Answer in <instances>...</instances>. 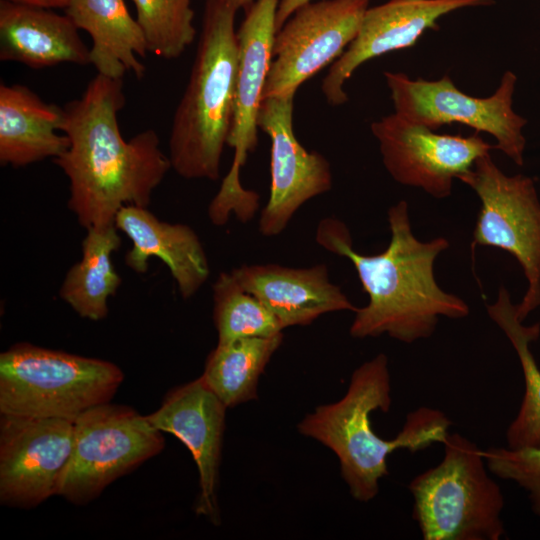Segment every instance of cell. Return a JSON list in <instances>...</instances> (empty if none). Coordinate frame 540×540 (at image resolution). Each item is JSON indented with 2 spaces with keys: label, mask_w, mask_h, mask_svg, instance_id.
I'll use <instances>...</instances> for the list:
<instances>
[{
  "label": "cell",
  "mask_w": 540,
  "mask_h": 540,
  "mask_svg": "<svg viewBox=\"0 0 540 540\" xmlns=\"http://www.w3.org/2000/svg\"><path fill=\"white\" fill-rule=\"evenodd\" d=\"M124 105L122 79L97 74L63 107L60 131L69 147L53 161L69 180L68 209L86 230L114 225L124 206L147 208L172 168L153 129L122 137L118 113Z\"/></svg>",
  "instance_id": "1"
},
{
  "label": "cell",
  "mask_w": 540,
  "mask_h": 540,
  "mask_svg": "<svg viewBox=\"0 0 540 540\" xmlns=\"http://www.w3.org/2000/svg\"><path fill=\"white\" fill-rule=\"evenodd\" d=\"M388 223L390 242L375 255L355 251L348 228L333 218L319 223L316 241L351 261L369 296L368 304L355 311L350 335L362 339L387 334L410 344L431 337L440 317L462 319L470 309L463 299L442 290L434 276L435 259L449 241L444 237L418 240L404 200L389 208Z\"/></svg>",
  "instance_id": "2"
},
{
  "label": "cell",
  "mask_w": 540,
  "mask_h": 540,
  "mask_svg": "<svg viewBox=\"0 0 540 540\" xmlns=\"http://www.w3.org/2000/svg\"><path fill=\"white\" fill-rule=\"evenodd\" d=\"M392 403L388 358L380 353L354 370L345 395L315 408L298 424L300 434L332 450L351 496L361 502L374 499L379 481L388 474L387 457L398 449L417 452L443 443L452 425L441 410L419 407L406 416L393 439L379 437L370 415L388 412Z\"/></svg>",
  "instance_id": "3"
},
{
  "label": "cell",
  "mask_w": 540,
  "mask_h": 540,
  "mask_svg": "<svg viewBox=\"0 0 540 540\" xmlns=\"http://www.w3.org/2000/svg\"><path fill=\"white\" fill-rule=\"evenodd\" d=\"M236 10L207 0L198 47L169 136L171 167L185 179L216 181L231 131L238 72Z\"/></svg>",
  "instance_id": "4"
},
{
  "label": "cell",
  "mask_w": 540,
  "mask_h": 540,
  "mask_svg": "<svg viewBox=\"0 0 540 540\" xmlns=\"http://www.w3.org/2000/svg\"><path fill=\"white\" fill-rule=\"evenodd\" d=\"M436 466L409 483L412 516L424 540H499L505 535L500 486L489 475L483 450L449 433Z\"/></svg>",
  "instance_id": "5"
},
{
  "label": "cell",
  "mask_w": 540,
  "mask_h": 540,
  "mask_svg": "<svg viewBox=\"0 0 540 540\" xmlns=\"http://www.w3.org/2000/svg\"><path fill=\"white\" fill-rule=\"evenodd\" d=\"M123 380L110 361L16 343L0 354V414L75 420Z\"/></svg>",
  "instance_id": "6"
},
{
  "label": "cell",
  "mask_w": 540,
  "mask_h": 540,
  "mask_svg": "<svg viewBox=\"0 0 540 540\" xmlns=\"http://www.w3.org/2000/svg\"><path fill=\"white\" fill-rule=\"evenodd\" d=\"M279 2L254 1L237 31L235 108L227 141V145L234 149V157L229 172L208 208L210 221L216 226L226 224L231 214L240 222L247 223L259 208V195L242 186L240 170L258 142V115L272 61Z\"/></svg>",
  "instance_id": "7"
},
{
  "label": "cell",
  "mask_w": 540,
  "mask_h": 540,
  "mask_svg": "<svg viewBox=\"0 0 540 540\" xmlns=\"http://www.w3.org/2000/svg\"><path fill=\"white\" fill-rule=\"evenodd\" d=\"M164 446L162 432L133 408L110 402L94 406L75 419L72 453L58 495L85 505Z\"/></svg>",
  "instance_id": "8"
},
{
  "label": "cell",
  "mask_w": 540,
  "mask_h": 540,
  "mask_svg": "<svg viewBox=\"0 0 540 540\" xmlns=\"http://www.w3.org/2000/svg\"><path fill=\"white\" fill-rule=\"evenodd\" d=\"M458 180L481 201L473 245L505 250L522 266L528 287L516 308L523 322L540 306V200L535 182L523 174L506 175L490 152L480 156Z\"/></svg>",
  "instance_id": "9"
},
{
  "label": "cell",
  "mask_w": 540,
  "mask_h": 540,
  "mask_svg": "<svg viewBox=\"0 0 540 540\" xmlns=\"http://www.w3.org/2000/svg\"><path fill=\"white\" fill-rule=\"evenodd\" d=\"M395 113L436 130L459 123L476 132H485L496 140L502 151L516 165L524 163L527 120L513 109L517 76L507 70L496 91L489 97H473L456 87L448 75L439 80L410 79L403 73L384 72Z\"/></svg>",
  "instance_id": "10"
},
{
  "label": "cell",
  "mask_w": 540,
  "mask_h": 540,
  "mask_svg": "<svg viewBox=\"0 0 540 540\" xmlns=\"http://www.w3.org/2000/svg\"><path fill=\"white\" fill-rule=\"evenodd\" d=\"M369 0L308 3L276 32L262 100L295 95L297 89L338 59L358 34Z\"/></svg>",
  "instance_id": "11"
},
{
  "label": "cell",
  "mask_w": 540,
  "mask_h": 540,
  "mask_svg": "<svg viewBox=\"0 0 540 540\" xmlns=\"http://www.w3.org/2000/svg\"><path fill=\"white\" fill-rule=\"evenodd\" d=\"M75 420L0 414V502L35 507L58 489L69 463Z\"/></svg>",
  "instance_id": "12"
},
{
  "label": "cell",
  "mask_w": 540,
  "mask_h": 540,
  "mask_svg": "<svg viewBox=\"0 0 540 540\" xmlns=\"http://www.w3.org/2000/svg\"><path fill=\"white\" fill-rule=\"evenodd\" d=\"M383 164L392 178L437 199L451 195L453 180L469 171L494 146L478 134H438L394 113L371 124Z\"/></svg>",
  "instance_id": "13"
},
{
  "label": "cell",
  "mask_w": 540,
  "mask_h": 540,
  "mask_svg": "<svg viewBox=\"0 0 540 540\" xmlns=\"http://www.w3.org/2000/svg\"><path fill=\"white\" fill-rule=\"evenodd\" d=\"M294 96L262 100L258 127L271 139L270 194L261 211L258 229L267 237L282 233L296 211L332 187L329 161L306 150L293 129Z\"/></svg>",
  "instance_id": "14"
},
{
  "label": "cell",
  "mask_w": 540,
  "mask_h": 540,
  "mask_svg": "<svg viewBox=\"0 0 540 540\" xmlns=\"http://www.w3.org/2000/svg\"><path fill=\"white\" fill-rule=\"evenodd\" d=\"M493 0H390L368 8L352 43L333 63L322 81L326 101L339 106L348 101L345 82L363 63L383 54L413 46L426 30L455 10L492 5Z\"/></svg>",
  "instance_id": "15"
},
{
  "label": "cell",
  "mask_w": 540,
  "mask_h": 540,
  "mask_svg": "<svg viewBox=\"0 0 540 540\" xmlns=\"http://www.w3.org/2000/svg\"><path fill=\"white\" fill-rule=\"evenodd\" d=\"M226 409L200 376L169 391L160 407L145 415L155 428L174 435L190 451L199 474L195 512L214 525L221 523L217 490Z\"/></svg>",
  "instance_id": "16"
},
{
  "label": "cell",
  "mask_w": 540,
  "mask_h": 540,
  "mask_svg": "<svg viewBox=\"0 0 540 540\" xmlns=\"http://www.w3.org/2000/svg\"><path fill=\"white\" fill-rule=\"evenodd\" d=\"M231 272L245 291L277 317L284 329L309 325L326 313L357 310L341 288L330 282L325 264L307 268L252 264Z\"/></svg>",
  "instance_id": "17"
},
{
  "label": "cell",
  "mask_w": 540,
  "mask_h": 540,
  "mask_svg": "<svg viewBox=\"0 0 540 540\" xmlns=\"http://www.w3.org/2000/svg\"><path fill=\"white\" fill-rule=\"evenodd\" d=\"M114 225L132 242L124 261L134 272H147L149 259L159 258L167 265L183 299L194 296L207 281L208 258L190 226L162 221L146 207L132 205L119 210Z\"/></svg>",
  "instance_id": "18"
},
{
  "label": "cell",
  "mask_w": 540,
  "mask_h": 540,
  "mask_svg": "<svg viewBox=\"0 0 540 540\" xmlns=\"http://www.w3.org/2000/svg\"><path fill=\"white\" fill-rule=\"evenodd\" d=\"M78 30L66 14L1 0L0 60L33 69L90 64V49Z\"/></svg>",
  "instance_id": "19"
},
{
  "label": "cell",
  "mask_w": 540,
  "mask_h": 540,
  "mask_svg": "<svg viewBox=\"0 0 540 540\" xmlns=\"http://www.w3.org/2000/svg\"><path fill=\"white\" fill-rule=\"evenodd\" d=\"M63 108L44 102L28 87L0 85V164L23 167L56 158L69 147L58 134Z\"/></svg>",
  "instance_id": "20"
},
{
  "label": "cell",
  "mask_w": 540,
  "mask_h": 540,
  "mask_svg": "<svg viewBox=\"0 0 540 540\" xmlns=\"http://www.w3.org/2000/svg\"><path fill=\"white\" fill-rule=\"evenodd\" d=\"M66 15L92 40L90 64L98 74L122 79L132 72L138 79L146 67L139 60L148 52L146 40L124 0H70Z\"/></svg>",
  "instance_id": "21"
},
{
  "label": "cell",
  "mask_w": 540,
  "mask_h": 540,
  "mask_svg": "<svg viewBox=\"0 0 540 540\" xmlns=\"http://www.w3.org/2000/svg\"><path fill=\"white\" fill-rule=\"evenodd\" d=\"M86 231L82 257L67 271L59 297L80 317L99 321L107 316L108 300L122 281L111 259L121 245V237L115 225Z\"/></svg>",
  "instance_id": "22"
},
{
  "label": "cell",
  "mask_w": 540,
  "mask_h": 540,
  "mask_svg": "<svg viewBox=\"0 0 540 540\" xmlns=\"http://www.w3.org/2000/svg\"><path fill=\"white\" fill-rule=\"evenodd\" d=\"M489 317L499 326L516 351L524 377V396L518 413L509 424V448L540 447V368L530 350L540 335V325L525 326L517 316L510 294L502 286L495 303L487 305Z\"/></svg>",
  "instance_id": "23"
},
{
  "label": "cell",
  "mask_w": 540,
  "mask_h": 540,
  "mask_svg": "<svg viewBox=\"0 0 540 540\" xmlns=\"http://www.w3.org/2000/svg\"><path fill=\"white\" fill-rule=\"evenodd\" d=\"M282 341L283 333L218 342L201 377L227 408L254 400L259 377Z\"/></svg>",
  "instance_id": "24"
},
{
  "label": "cell",
  "mask_w": 540,
  "mask_h": 540,
  "mask_svg": "<svg viewBox=\"0 0 540 540\" xmlns=\"http://www.w3.org/2000/svg\"><path fill=\"white\" fill-rule=\"evenodd\" d=\"M212 290L213 322L219 343L282 333L284 328L277 317L245 291L232 272H221Z\"/></svg>",
  "instance_id": "25"
},
{
  "label": "cell",
  "mask_w": 540,
  "mask_h": 540,
  "mask_svg": "<svg viewBox=\"0 0 540 540\" xmlns=\"http://www.w3.org/2000/svg\"><path fill=\"white\" fill-rule=\"evenodd\" d=\"M148 52L165 59L179 57L196 36L192 0H132Z\"/></svg>",
  "instance_id": "26"
},
{
  "label": "cell",
  "mask_w": 540,
  "mask_h": 540,
  "mask_svg": "<svg viewBox=\"0 0 540 540\" xmlns=\"http://www.w3.org/2000/svg\"><path fill=\"white\" fill-rule=\"evenodd\" d=\"M483 455L489 471L522 488L533 513L540 515V447H491Z\"/></svg>",
  "instance_id": "27"
},
{
  "label": "cell",
  "mask_w": 540,
  "mask_h": 540,
  "mask_svg": "<svg viewBox=\"0 0 540 540\" xmlns=\"http://www.w3.org/2000/svg\"><path fill=\"white\" fill-rule=\"evenodd\" d=\"M311 2L312 0H280L276 12V32L296 10Z\"/></svg>",
  "instance_id": "28"
},
{
  "label": "cell",
  "mask_w": 540,
  "mask_h": 540,
  "mask_svg": "<svg viewBox=\"0 0 540 540\" xmlns=\"http://www.w3.org/2000/svg\"><path fill=\"white\" fill-rule=\"evenodd\" d=\"M14 3L41 7V8H66L70 0H7Z\"/></svg>",
  "instance_id": "29"
},
{
  "label": "cell",
  "mask_w": 540,
  "mask_h": 540,
  "mask_svg": "<svg viewBox=\"0 0 540 540\" xmlns=\"http://www.w3.org/2000/svg\"><path fill=\"white\" fill-rule=\"evenodd\" d=\"M228 6L232 7L236 11L239 9H245L247 11L251 5L254 3V0H223Z\"/></svg>",
  "instance_id": "30"
}]
</instances>
